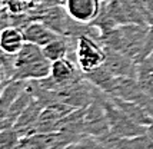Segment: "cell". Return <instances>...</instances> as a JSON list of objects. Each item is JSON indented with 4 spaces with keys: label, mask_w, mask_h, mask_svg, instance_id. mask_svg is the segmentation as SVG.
Instances as JSON below:
<instances>
[{
    "label": "cell",
    "mask_w": 153,
    "mask_h": 149,
    "mask_svg": "<svg viewBox=\"0 0 153 149\" xmlns=\"http://www.w3.org/2000/svg\"><path fill=\"white\" fill-rule=\"evenodd\" d=\"M22 136L16 129H4L0 133V149H16L19 146Z\"/></svg>",
    "instance_id": "9a60e30c"
},
{
    "label": "cell",
    "mask_w": 153,
    "mask_h": 149,
    "mask_svg": "<svg viewBox=\"0 0 153 149\" xmlns=\"http://www.w3.org/2000/svg\"><path fill=\"white\" fill-rule=\"evenodd\" d=\"M147 60H149V62H152V63H153V52H152V53H150V54H149V57H147Z\"/></svg>",
    "instance_id": "ffe728a7"
},
{
    "label": "cell",
    "mask_w": 153,
    "mask_h": 149,
    "mask_svg": "<svg viewBox=\"0 0 153 149\" xmlns=\"http://www.w3.org/2000/svg\"><path fill=\"white\" fill-rule=\"evenodd\" d=\"M149 26L143 25H122L100 34L99 42L105 48L114 49L132 57L136 63L145 60V46Z\"/></svg>",
    "instance_id": "6da1fadb"
},
{
    "label": "cell",
    "mask_w": 153,
    "mask_h": 149,
    "mask_svg": "<svg viewBox=\"0 0 153 149\" xmlns=\"http://www.w3.org/2000/svg\"><path fill=\"white\" fill-rule=\"evenodd\" d=\"M143 6H145V9H146V12H147V16L150 19L153 16V0H143Z\"/></svg>",
    "instance_id": "e0dca14e"
},
{
    "label": "cell",
    "mask_w": 153,
    "mask_h": 149,
    "mask_svg": "<svg viewBox=\"0 0 153 149\" xmlns=\"http://www.w3.org/2000/svg\"><path fill=\"white\" fill-rule=\"evenodd\" d=\"M105 48V46H103ZM106 50V66L116 77H134L137 74V63L126 54L120 53L114 49L105 48Z\"/></svg>",
    "instance_id": "52a82bcc"
},
{
    "label": "cell",
    "mask_w": 153,
    "mask_h": 149,
    "mask_svg": "<svg viewBox=\"0 0 153 149\" xmlns=\"http://www.w3.org/2000/svg\"><path fill=\"white\" fill-rule=\"evenodd\" d=\"M102 103L106 112L110 133L116 138H136V136L147 135V128L134 123L122 109L114 103L109 95H103Z\"/></svg>",
    "instance_id": "7a4b0ae2"
},
{
    "label": "cell",
    "mask_w": 153,
    "mask_h": 149,
    "mask_svg": "<svg viewBox=\"0 0 153 149\" xmlns=\"http://www.w3.org/2000/svg\"><path fill=\"white\" fill-rule=\"evenodd\" d=\"M153 52V16L149 19V32H147V40L145 46V60L149 57V54Z\"/></svg>",
    "instance_id": "2e32d148"
},
{
    "label": "cell",
    "mask_w": 153,
    "mask_h": 149,
    "mask_svg": "<svg viewBox=\"0 0 153 149\" xmlns=\"http://www.w3.org/2000/svg\"><path fill=\"white\" fill-rule=\"evenodd\" d=\"M86 80H89L94 88H97L100 92L106 93V95H112L114 90V86H116V82H117V77L114 76L109 69L103 65L100 68L94 69L89 73H83Z\"/></svg>",
    "instance_id": "8fae6325"
},
{
    "label": "cell",
    "mask_w": 153,
    "mask_h": 149,
    "mask_svg": "<svg viewBox=\"0 0 153 149\" xmlns=\"http://www.w3.org/2000/svg\"><path fill=\"white\" fill-rule=\"evenodd\" d=\"M29 82L27 80H10L6 83L1 89V96H0V108H1V115L10 108V105L19 98L25 90H26Z\"/></svg>",
    "instance_id": "4fadbf2b"
},
{
    "label": "cell",
    "mask_w": 153,
    "mask_h": 149,
    "mask_svg": "<svg viewBox=\"0 0 153 149\" xmlns=\"http://www.w3.org/2000/svg\"><path fill=\"white\" fill-rule=\"evenodd\" d=\"M65 9L69 16L82 25H90L102 9L100 0H66Z\"/></svg>",
    "instance_id": "8992f818"
},
{
    "label": "cell",
    "mask_w": 153,
    "mask_h": 149,
    "mask_svg": "<svg viewBox=\"0 0 153 149\" xmlns=\"http://www.w3.org/2000/svg\"><path fill=\"white\" fill-rule=\"evenodd\" d=\"M103 4L106 7L109 16L113 19L117 26H122V25L149 26L146 16L130 0H110V1L103 3Z\"/></svg>",
    "instance_id": "277c9868"
},
{
    "label": "cell",
    "mask_w": 153,
    "mask_h": 149,
    "mask_svg": "<svg viewBox=\"0 0 153 149\" xmlns=\"http://www.w3.org/2000/svg\"><path fill=\"white\" fill-rule=\"evenodd\" d=\"M106 50L103 45L94 37L82 36L77 39L76 46V65L83 73H89L105 65Z\"/></svg>",
    "instance_id": "3957f363"
},
{
    "label": "cell",
    "mask_w": 153,
    "mask_h": 149,
    "mask_svg": "<svg viewBox=\"0 0 153 149\" xmlns=\"http://www.w3.org/2000/svg\"><path fill=\"white\" fill-rule=\"evenodd\" d=\"M25 43H26V40H25L23 30L19 27H4L0 33V49L3 53L16 56L23 49Z\"/></svg>",
    "instance_id": "30bf717a"
},
{
    "label": "cell",
    "mask_w": 153,
    "mask_h": 149,
    "mask_svg": "<svg viewBox=\"0 0 153 149\" xmlns=\"http://www.w3.org/2000/svg\"><path fill=\"white\" fill-rule=\"evenodd\" d=\"M23 34H25V40L27 43H33V45L40 46V48H45L50 42H53L54 39L59 37V34L56 32H53L43 22L39 20H34L30 25H27L23 29Z\"/></svg>",
    "instance_id": "9c48e42d"
},
{
    "label": "cell",
    "mask_w": 153,
    "mask_h": 149,
    "mask_svg": "<svg viewBox=\"0 0 153 149\" xmlns=\"http://www.w3.org/2000/svg\"><path fill=\"white\" fill-rule=\"evenodd\" d=\"M110 99H112L134 123H137L140 126H145V128H149L153 123V118L149 115L140 105L134 103V102L123 101V99H119V98H113V96H110Z\"/></svg>",
    "instance_id": "7c38bea8"
},
{
    "label": "cell",
    "mask_w": 153,
    "mask_h": 149,
    "mask_svg": "<svg viewBox=\"0 0 153 149\" xmlns=\"http://www.w3.org/2000/svg\"><path fill=\"white\" fill-rule=\"evenodd\" d=\"M147 135H149L153 139V123L150 125V126H149V128H147Z\"/></svg>",
    "instance_id": "d6986e66"
},
{
    "label": "cell",
    "mask_w": 153,
    "mask_h": 149,
    "mask_svg": "<svg viewBox=\"0 0 153 149\" xmlns=\"http://www.w3.org/2000/svg\"><path fill=\"white\" fill-rule=\"evenodd\" d=\"M45 103L39 99L34 98L33 101L30 102V105L25 109V112L20 115V118L17 119L16 125L13 126V129H16L19 132V135L22 138H26V136H32L34 133V128L39 122V118L42 110L45 109Z\"/></svg>",
    "instance_id": "ba28073f"
},
{
    "label": "cell",
    "mask_w": 153,
    "mask_h": 149,
    "mask_svg": "<svg viewBox=\"0 0 153 149\" xmlns=\"http://www.w3.org/2000/svg\"><path fill=\"white\" fill-rule=\"evenodd\" d=\"M102 3H107V1H110V0H100Z\"/></svg>",
    "instance_id": "44dd1931"
},
{
    "label": "cell",
    "mask_w": 153,
    "mask_h": 149,
    "mask_svg": "<svg viewBox=\"0 0 153 149\" xmlns=\"http://www.w3.org/2000/svg\"><path fill=\"white\" fill-rule=\"evenodd\" d=\"M30 4H33L34 7H37V6H42V4H45L46 3V0H27Z\"/></svg>",
    "instance_id": "ac0fdd59"
},
{
    "label": "cell",
    "mask_w": 153,
    "mask_h": 149,
    "mask_svg": "<svg viewBox=\"0 0 153 149\" xmlns=\"http://www.w3.org/2000/svg\"><path fill=\"white\" fill-rule=\"evenodd\" d=\"M136 80L139 83L140 89L146 95L153 98V63L146 60L137 63V74Z\"/></svg>",
    "instance_id": "5bb4252c"
},
{
    "label": "cell",
    "mask_w": 153,
    "mask_h": 149,
    "mask_svg": "<svg viewBox=\"0 0 153 149\" xmlns=\"http://www.w3.org/2000/svg\"><path fill=\"white\" fill-rule=\"evenodd\" d=\"M103 92H100L99 96L96 98L86 109H85V135L93 136V138H102L110 133L107 116L102 103Z\"/></svg>",
    "instance_id": "5b68a950"
}]
</instances>
